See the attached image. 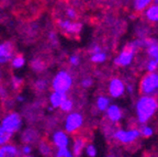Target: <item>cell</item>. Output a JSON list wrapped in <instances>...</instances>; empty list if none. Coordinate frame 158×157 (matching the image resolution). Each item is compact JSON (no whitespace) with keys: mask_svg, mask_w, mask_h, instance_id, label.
Listing matches in <instances>:
<instances>
[{"mask_svg":"<svg viewBox=\"0 0 158 157\" xmlns=\"http://www.w3.org/2000/svg\"><path fill=\"white\" fill-rule=\"evenodd\" d=\"M106 117L113 123H118L123 118V111L118 106L112 104V106H109V108L106 109Z\"/></svg>","mask_w":158,"mask_h":157,"instance_id":"obj_11","label":"cell"},{"mask_svg":"<svg viewBox=\"0 0 158 157\" xmlns=\"http://www.w3.org/2000/svg\"><path fill=\"white\" fill-rule=\"evenodd\" d=\"M23 64H24V58H23L22 55L18 54L12 59V66L15 67V68H20L21 66H23Z\"/></svg>","mask_w":158,"mask_h":157,"instance_id":"obj_28","label":"cell"},{"mask_svg":"<svg viewBox=\"0 0 158 157\" xmlns=\"http://www.w3.org/2000/svg\"><path fill=\"white\" fill-rule=\"evenodd\" d=\"M31 66H32V68L34 69L35 71H42L43 69L45 68V63L42 61V59L36 58V59H33L32 61Z\"/></svg>","mask_w":158,"mask_h":157,"instance_id":"obj_23","label":"cell"},{"mask_svg":"<svg viewBox=\"0 0 158 157\" xmlns=\"http://www.w3.org/2000/svg\"><path fill=\"white\" fill-rule=\"evenodd\" d=\"M85 145H86V138H81V136H78V138H75L74 146H73V153L74 157H79L81 154L82 150H84Z\"/></svg>","mask_w":158,"mask_h":157,"instance_id":"obj_16","label":"cell"},{"mask_svg":"<svg viewBox=\"0 0 158 157\" xmlns=\"http://www.w3.org/2000/svg\"><path fill=\"white\" fill-rule=\"evenodd\" d=\"M139 134L143 138H151L152 135L154 134V131L151 126H147V125H142L141 129H139Z\"/></svg>","mask_w":158,"mask_h":157,"instance_id":"obj_24","label":"cell"},{"mask_svg":"<svg viewBox=\"0 0 158 157\" xmlns=\"http://www.w3.org/2000/svg\"><path fill=\"white\" fill-rule=\"evenodd\" d=\"M108 157H112V156H108Z\"/></svg>","mask_w":158,"mask_h":157,"instance_id":"obj_38","label":"cell"},{"mask_svg":"<svg viewBox=\"0 0 158 157\" xmlns=\"http://www.w3.org/2000/svg\"><path fill=\"white\" fill-rule=\"evenodd\" d=\"M151 5V0H136V1H134V8H135L136 11H143Z\"/></svg>","mask_w":158,"mask_h":157,"instance_id":"obj_21","label":"cell"},{"mask_svg":"<svg viewBox=\"0 0 158 157\" xmlns=\"http://www.w3.org/2000/svg\"><path fill=\"white\" fill-rule=\"evenodd\" d=\"M40 152L42 153L43 155L45 156H49V155L52 154V146L47 142L46 140H42L40 142Z\"/></svg>","mask_w":158,"mask_h":157,"instance_id":"obj_19","label":"cell"},{"mask_svg":"<svg viewBox=\"0 0 158 157\" xmlns=\"http://www.w3.org/2000/svg\"><path fill=\"white\" fill-rule=\"evenodd\" d=\"M15 54V46L12 42H5L0 44V64L7 63L13 57Z\"/></svg>","mask_w":158,"mask_h":157,"instance_id":"obj_10","label":"cell"},{"mask_svg":"<svg viewBox=\"0 0 158 157\" xmlns=\"http://www.w3.org/2000/svg\"><path fill=\"white\" fill-rule=\"evenodd\" d=\"M60 110L62 111H65V112H69V111L73 109V101L69 100V99H66L64 102L60 104Z\"/></svg>","mask_w":158,"mask_h":157,"instance_id":"obj_29","label":"cell"},{"mask_svg":"<svg viewBox=\"0 0 158 157\" xmlns=\"http://www.w3.org/2000/svg\"><path fill=\"white\" fill-rule=\"evenodd\" d=\"M22 141L23 143H25L27 145L34 144L39 141V133L37 131L33 130V129H27L24 133L22 134Z\"/></svg>","mask_w":158,"mask_h":157,"instance_id":"obj_12","label":"cell"},{"mask_svg":"<svg viewBox=\"0 0 158 157\" xmlns=\"http://www.w3.org/2000/svg\"><path fill=\"white\" fill-rule=\"evenodd\" d=\"M53 142L59 148L67 147V145H68V138H67L66 133H64L63 131H58L53 136Z\"/></svg>","mask_w":158,"mask_h":157,"instance_id":"obj_13","label":"cell"},{"mask_svg":"<svg viewBox=\"0 0 158 157\" xmlns=\"http://www.w3.org/2000/svg\"><path fill=\"white\" fill-rule=\"evenodd\" d=\"M125 91V85L120 78H113L109 83V92L113 98H120Z\"/></svg>","mask_w":158,"mask_h":157,"instance_id":"obj_9","label":"cell"},{"mask_svg":"<svg viewBox=\"0 0 158 157\" xmlns=\"http://www.w3.org/2000/svg\"><path fill=\"white\" fill-rule=\"evenodd\" d=\"M141 136L139 131L137 129H131V130H122L118 129L113 133V138L118 142L122 144H132L134 143L138 138Z\"/></svg>","mask_w":158,"mask_h":157,"instance_id":"obj_5","label":"cell"},{"mask_svg":"<svg viewBox=\"0 0 158 157\" xmlns=\"http://www.w3.org/2000/svg\"><path fill=\"white\" fill-rule=\"evenodd\" d=\"M56 157H74V156L68 151V148L63 147V148H58V151L56 153Z\"/></svg>","mask_w":158,"mask_h":157,"instance_id":"obj_30","label":"cell"},{"mask_svg":"<svg viewBox=\"0 0 158 157\" xmlns=\"http://www.w3.org/2000/svg\"><path fill=\"white\" fill-rule=\"evenodd\" d=\"M67 99L66 93H59V92H53L52 96H51V103L54 108H57V107H60L63 102Z\"/></svg>","mask_w":158,"mask_h":157,"instance_id":"obj_17","label":"cell"},{"mask_svg":"<svg viewBox=\"0 0 158 157\" xmlns=\"http://www.w3.org/2000/svg\"><path fill=\"white\" fill-rule=\"evenodd\" d=\"M73 85V78L67 71H59L53 80V89L55 92L66 93Z\"/></svg>","mask_w":158,"mask_h":157,"instance_id":"obj_4","label":"cell"},{"mask_svg":"<svg viewBox=\"0 0 158 157\" xmlns=\"http://www.w3.org/2000/svg\"><path fill=\"white\" fill-rule=\"evenodd\" d=\"M139 92L143 96H152L158 92V73L144 75L139 83Z\"/></svg>","mask_w":158,"mask_h":157,"instance_id":"obj_3","label":"cell"},{"mask_svg":"<svg viewBox=\"0 0 158 157\" xmlns=\"http://www.w3.org/2000/svg\"><path fill=\"white\" fill-rule=\"evenodd\" d=\"M145 15L148 21H151V22H158V1H156V3L151 5L146 9Z\"/></svg>","mask_w":158,"mask_h":157,"instance_id":"obj_15","label":"cell"},{"mask_svg":"<svg viewBox=\"0 0 158 157\" xmlns=\"http://www.w3.org/2000/svg\"><path fill=\"white\" fill-rule=\"evenodd\" d=\"M141 47H142L141 40H136V41L128 43V44L125 45V47L121 51V53L118 54V56L114 59V64L120 67L130 66L134 59L136 51L139 49Z\"/></svg>","mask_w":158,"mask_h":157,"instance_id":"obj_2","label":"cell"},{"mask_svg":"<svg viewBox=\"0 0 158 157\" xmlns=\"http://www.w3.org/2000/svg\"><path fill=\"white\" fill-rule=\"evenodd\" d=\"M23 157H32V156H23Z\"/></svg>","mask_w":158,"mask_h":157,"instance_id":"obj_37","label":"cell"},{"mask_svg":"<svg viewBox=\"0 0 158 157\" xmlns=\"http://www.w3.org/2000/svg\"><path fill=\"white\" fill-rule=\"evenodd\" d=\"M110 106V100L108 97L106 96H100L97 99V108L100 111H106V109Z\"/></svg>","mask_w":158,"mask_h":157,"instance_id":"obj_18","label":"cell"},{"mask_svg":"<svg viewBox=\"0 0 158 157\" xmlns=\"http://www.w3.org/2000/svg\"><path fill=\"white\" fill-rule=\"evenodd\" d=\"M47 87V81L45 79H39L37 81H35L34 83V89L39 92H42L46 89Z\"/></svg>","mask_w":158,"mask_h":157,"instance_id":"obj_26","label":"cell"},{"mask_svg":"<svg viewBox=\"0 0 158 157\" xmlns=\"http://www.w3.org/2000/svg\"><path fill=\"white\" fill-rule=\"evenodd\" d=\"M69 61H70V64L74 65V66H77V65H79V63H80V58H79V56H77V55H73Z\"/></svg>","mask_w":158,"mask_h":157,"instance_id":"obj_34","label":"cell"},{"mask_svg":"<svg viewBox=\"0 0 158 157\" xmlns=\"http://www.w3.org/2000/svg\"><path fill=\"white\" fill-rule=\"evenodd\" d=\"M12 85H13V87H15V89H20L23 85L22 79L17 78V77H13V78H12Z\"/></svg>","mask_w":158,"mask_h":157,"instance_id":"obj_33","label":"cell"},{"mask_svg":"<svg viewBox=\"0 0 158 157\" xmlns=\"http://www.w3.org/2000/svg\"><path fill=\"white\" fill-rule=\"evenodd\" d=\"M90 59H91V62L97 63V64H99V63H103V62L106 59V54L103 53V52H99V53H96V54H92V56Z\"/></svg>","mask_w":158,"mask_h":157,"instance_id":"obj_25","label":"cell"},{"mask_svg":"<svg viewBox=\"0 0 158 157\" xmlns=\"http://www.w3.org/2000/svg\"><path fill=\"white\" fill-rule=\"evenodd\" d=\"M11 138V133L7 132L2 126H0V145L6 144Z\"/></svg>","mask_w":158,"mask_h":157,"instance_id":"obj_22","label":"cell"},{"mask_svg":"<svg viewBox=\"0 0 158 157\" xmlns=\"http://www.w3.org/2000/svg\"><path fill=\"white\" fill-rule=\"evenodd\" d=\"M81 85H82V87H85V88H88V87H90L92 85V80L90 78H86L81 81Z\"/></svg>","mask_w":158,"mask_h":157,"instance_id":"obj_35","label":"cell"},{"mask_svg":"<svg viewBox=\"0 0 158 157\" xmlns=\"http://www.w3.org/2000/svg\"><path fill=\"white\" fill-rule=\"evenodd\" d=\"M82 123H84V117L78 112L70 113L66 119L65 122V130L68 133L76 132L78 129L81 128Z\"/></svg>","mask_w":158,"mask_h":157,"instance_id":"obj_7","label":"cell"},{"mask_svg":"<svg viewBox=\"0 0 158 157\" xmlns=\"http://www.w3.org/2000/svg\"><path fill=\"white\" fill-rule=\"evenodd\" d=\"M20 125H21V118L18 113L12 112L9 113L7 117L2 120V126L7 132L12 133L15 132L20 129Z\"/></svg>","mask_w":158,"mask_h":157,"instance_id":"obj_8","label":"cell"},{"mask_svg":"<svg viewBox=\"0 0 158 157\" xmlns=\"http://www.w3.org/2000/svg\"><path fill=\"white\" fill-rule=\"evenodd\" d=\"M87 154H88L89 157H96L97 151L94 145H88V146H87Z\"/></svg>","mask_w":158,"mask_h":157,"instance_id":"obj_32","label":"cell"},{"mask_svg":"<svg viewBox=\"0 0 158 157\" xmlns=\"http://www.w3.org/2000/svg\"><path fill=\"white\" fill-rule=\"evenodd\" d=\"M65 12H66L67 17L70 18V19H76V18H77V12H76V10H75L74 8H67Z\"/></svg>","mask_w":158,"mask_h":157,"instance_id":"obj_31","label":"cell"},{"mask_svg":"<svg viewBox=\"0 0 158 157\" xmlns=\"http://www.w3.org/2000/svg\"><path fill=\"white\" fill-rule=\"evenodd\" d=\"M22 152L24 153V154H29L30 152H31V147H30L29 145H24V146H23V148H22Z\"/></svg>","mask_w":158,"mask_h":157,"instance_id":"obj_36","label":"cell"},{"mask_svg":"<svg viewBox=\"0 0 158 157\" xmlns=\"http://www.w3.org/2000/svg\"><path fill=\"white\" fill-rule=\"evenodd\" d=\"M136 117L142 124L151 120L158 110V100L154 96H142L136 102Z\"/></svg>","mask_w":158,"mask_h":157,"instance_id":"obj_1","label":"cell"},{"mask_svg":"<svg viewBox=\"0 0 158 157\" xmlns=\"http://www.w3.org/2000/svg\"><path fill=\"white\" fill-rule=\"evenodd\" d=\"M19 154L15 145H3L0 147V157H19Z\"/></svg>","mask_w":158,"mask_h":157,"instance_id":"obj_14","label":"cell"},{"mask_svg":"<svg viewBox=\"0 0 158 157\" xmlns=\"http://www.w3.org/2000/svg\"><path fill=\"white\" fill-rule=\"evenodd\" d=\"M147 54L151 59H158V42L154 41L152 45L147 47Z\"/></svg>","mask_w":158,"mask_h":157,"instance_id":"obj_20","label":"cell"},{"mask_svg":"<svg viewBox=\"0 0 158 157\" xmlns=\"http://www.w3.org/2000/svg\"><path fill=\"white\" fill-rule=\"evenodd\" d=\"M146 69L148 73H156V70L158 69V59H149Z\"/></svg>","mask_w":158,"mask_h":157,"instance_id":"obj_27","label":"cell"},{"mask_svg":"<svg viewBox=\"0 0 158 157\" xmlns=\"http://www.w3.org/2000/svg\"><path fill=\"white\" fill-rule=\"evenodd\" d=\"M57 25L63 33H65L66 35H70V36L79 34L82 28L81 23L74 22L70 20H57Z\"/></svg>","mask_w":158,"mask_h":157,"instance_id":"obj_6","label":"cell"}]
</instances>
